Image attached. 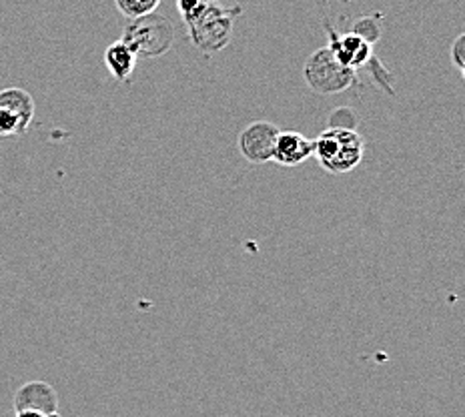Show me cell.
<instances>
[{
	"instance_id": "obj_14",
	"label": "cell",
	"mask_w": 465,
	"mask_h": 417,
	"mask_svg": "<svg viewBox=\"0 0 465 417\" xmlns=\"http://www.w3.org/2000/svg\"><path fill=\"white\" fill-rule=\"evenodd\" d=\"M365 66H370V69H371L373 81H375L377 84H380L383 91H387V93H390V94L393 96V94H395V89H393V84H391V81H393V79H391L390 71H385V66H383L380 61H377L375 56H371V61L367 63Z\"/></svg>"
},
{
	"instance_id": "obj_13",
	"label": "cell",
	"mask_w": 465,
	"mask_h": 417,
	"mask_svg": "<svg viewBox=\"0 0 465 417\" xmlns=\"http://www.w3.org/2000/svg\"><path fill=\"white\" fill-rule=\"evenodd\" d=\"M357 123H360V116H357L355 109H349V106H339L329 116V127L327 129H349L357 131Z\"/></svg>"
},
{
	"instance_id": "obj_16",
	"label": "cell",
	"mask_w": 465,
	"mask_h": 417,
	"mask_svg": "<svg viewBox=\"0 0 465 417\" xmlns=\"http://www.w3.org/2000/svg\"><path fill=\"white\" fill-rule=\"evenodd\" d=\"M197 5H199V0H177V6H179L181 16L189 15Z\"/></svg>"
},
{
	"instance_id": "obj_4",
	"label": "cell",
	"mask_w": 465,
	"mask_h": 417,
	"mask_svg": "<svg viewBox=\"0 0 465 417\" xmlns=\"http://www.w3.org/2000/svg\"><path fill=\"white\" fill-rule=\"evenodd\" d=\"M303 76L309 89L313 93L329 96L339 94L357 83V71L347 69L335 61L329 46H322L307 58L303 65Z\"/></svg>"
},
{
	"instance_id": "obj_10",
	"label": "cell",
	"mask_w": 465,
	"mask_h": 417,
	"mask_svg": "<svg viewBox=\"0 0 465 417\" xmlns=\"http://www.w3.org/2000/svg\"><path fill=\"white\" fill-rule=\"evenodd\" d=\"M104 66L114 81L131 83V76L137 69V56L123 41H116L106 46Z\"/></svg>"
},
{
	"instance_id": "obj_12",
	"label": "cell",
	"mask_w": 465,
	"mask_h": 417,
	"mask_svg": "<svg viewBox=\"0 0 465 417\" xmlns=\"http://www.w3.org/2000/svg\"><path fill=\"white\" fill-rule=\"evenodd\" d=\"M357 36L363 38L367 45H375L381 38V18L380 16H361L357 18L353 25V31Z\"/></svg>"
},
{
	"instance_id": "obj_1",
	"label": "cell",
	"mask_w": 465,
	"mask_h": 417,
	"mask_svg": "<svg viewBox=\"0 0 465 417\" xmlns=\"http://www.w3.org/2000/svg\"><path fill=\"white\" fill-rule=\"evenodd\" d=\"M241 13H243L241 6L225 8L217 5L215 0H199V5L189 15L183 16V23L187 26L191 43L201 53L213 55L229 46L232 38V26H235Z\"/></svg>"
},
{
	"instance_id": "obj_15",
	"label": "cell",
	"mask_w": 465,
	"mask_h": 417,
	"mask_svg": "<svg viewBox=\"0 0 465 417\" xmlns=\"http://www.w3.org/2000/svg\"><path fill=\"white\" fill-rule=\"evenodd\" d=\"M451 61L458 66V71L463 74L465 73V35H458L453 45H451Z\"/></svg>"
},
{
	"instance_id": "obj_17",
	"label": "cell",
	"mask_w": 465,
	"mask_h": 417,
	"mask_svg": "<svg viewBox=\"0 0 465 417\" xmlns=\"http://www.w3.org/2000/svg\"><path fill=\"white\" fill-rule=\"evenodd\" d=\"M15 417H48V415L38 413V412H31V410H25V412H16Z\"/></svg>"
},
{
	"instance_id": "obj_9",
	"label": "cell",
	"mask_w": 465,
	"mask_h": 417,
	"mask_svg": "<svg viewBox=\"0 0 465 417\" xmlns=\"http://www.w3.org/2000/svg\"><path fill=\"white\" fill-rule=\"evenodd\" d=\"M313 157V139L297 131H279L273 159L281 167H299Z\"/></svg>"
},
{
	"instance_id": "obj_7",
	"label": "cell",
	"mask_w": 465,
	"mask_h": 417,
	"mask_svg": "<svg viewBox=\"0 0 465 417\" xmlns=\"http://www.w3.org/2000/svg\"><path fill=\"white\" fill-rule=\"evenodd\" d=\"M327 33H329V51L333 53L335 61L339 65L347 66V69L360 71L363 66L371 61L373 56V48L371 45H367L363 38L357 36L355 33H347L343 36H339L333 26L325 23Z\"/></svg>"
},
{
	"instance_id": "obj_3",
	"label": "cell",
	"mask_w": 465,
	"mask_h": 417,
	"mask_svg": "<svg viewBox=\"0 0 465 417\" xmlns=\"http://www.w3.org/2000/svg\"><path fill=\"white\" fill-rule=\"evenodd\" d=\"M121 41L131 48L137 58H159L171 51L174 43V26L169 18L151 13L131 18L124 26Z\"/></svg>"
},
{
	"instance_id": "obj_11",
	"label": "cell",
	"mask_w": 465,
	"mask_h": 417,
	"mask_svg": "<svg viewBox=\"0 0 465 417\" xmlns=\"http://www.w3.org/2000/svg\"><path fill=\"white\" fill-rule=\"evenodd\" d=\"M114 5L121 11V15L131 21V18L157 13L161 0H114Z\"/></svg>"
},
{
	"instance_id": "obj_5",
	"label": "cell",
	"mask_w": 465,
	"mask_h": 417,
	"mask_svg": "<svg viewBox=\"0 0 465 417\" xmlns=\"http://www.w3.org/2000/svg\"><path fill=\"white\" fill-rule=\"evenodd\" d=\"M35 119L33 94L21 86L0 91V137L25 134Z\"/></svg>"
},
{
	"instance_id": "obj_6",
	"label": "cell",
	"mask_w": 465,
	"mask_h": 417,
	"mask_svg": "<svg viewBox=\"0 0 465 417\" xmlns=\"http://www.w3.org/2000/svg\"><path fill=\"white\" fill-rule=\"evenodd\" d=\"M279 127L269 121H255L239 133V153L245 161L263 164L273 159V149L279 137Z\"/></svg>"
},
{
	"instance_id": "obj_8",
	"label": "cell",
	"mask_w": 465,
	"mask_h": 417,
	"mask_svg": "<svg viewBox=\"0 0 465 417\" xmlns=\"http://www.w3.org/2000/svg\"><path fill=\"white\" fill-rule=\"evenodd\" d=\"M38 412L45 415L58 413V393L46 382H26L15 393V412Z\"/></svg>"
},
{
	"instance_id": "obj_2",
	"label": "cell",
	"mask_w": 465,
	"mask_h": 417,
	"mask_svg": "<svg viewBox=\"0 0 465 417\" xmlns=\"http://www.w3.org/2000/svg\"><path fill=\"white\" fill-rule=\"evenodd\" d=\"M313 154L327 173H351L365 157V139L357 131L325 129L313 141Z\"/></svg>"
}]
</instances>
